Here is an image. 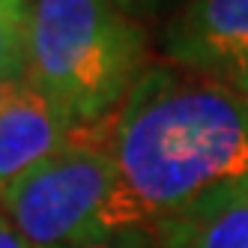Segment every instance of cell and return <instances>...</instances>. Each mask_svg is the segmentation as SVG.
Returning a JSON list of instances; mask_svg holds the SVG:
<instances>
[{
  "label": "cell",
  "mask_w": 248,
  "mask_h": 248,
  "mask_svg": "<svg viewBox=\"0 0 248 248\" xmlns=\"http://www.w3.org/2000/svg\"><path fill=\"white\" fill-rule=\"evenodd\" d=\"M117 3H120L123 9H129V12H132V0H117Z\"/></svg>",
  "instance_id": "13"
},
{
  "label": "cell",
  "mask_w": 248,
  "mask_h": 248,
  "mask_svg": "<svg viewBox=\"0 0 248 248\" xmlns=\"http://www.w3.org/2000/svg\"><path fill=\"white\" fill-rule=\"evenodd\" d=\"M21 84H24V78H6V75H0V114H3V108L15 99V93H18Z\"/></svg>",
  "instance_id": "11"
},
{
  "label": "cell",
  "mask_w": 248,
  "mask_h": 248,
  "mask_svg": "<svg viewBox=\"0 0 248 248\" xmlns=\"http://www.w3.org/2000/svg\"><path fill=\"white\" fill-rule=\"evenodd\" d=\"M0 75L24 78V9H0Z\"/></svg>",
  "instance_id": "7"
},
{
  "label": "cell",
  "mask_w": 248,
  "mask_h": 248,
  "mask_svg": "<svg viewBox=\"0 0 248 248\" xmlns=\"http://www.w3.org/2000/svg\"><path fill=\"white\" fill-rule=\"evenodd\" d=\"M108 147L140 221L153 227L248 176V96L153 63L114 111Z\"/></svg>",
  "instance_id": "1"
},
{
  "label": "cell",
  "mask_w": 248,
  "mask_h": 248,
  "mask_svg": "<svg viewBox=\"0 0 248 248\" xmlns=\"http://www.w3.org/2000/svg\"><path fill=\"white\" fill-rule=\"evenodd\" d=\"M81 123L24 81L0 114V188L69 144Z\"/></svg>",
  "instance_id": "5"
},
{
  "label": "cell",
  "mask_w": 248,
  "mask_h": 248,
  "mask_svg": "<svg viewBox=\"0 0 248 248\" xmlns=\"http://www.w3.org/2000/svg\"><path fill=\"white\" fill-rule=\"evenodd\" d=\"M111 117L81 123L63 150L0 188V212L30 248H72L144 227L108 147Z\"/></svg>",
  "instance_id": "3"
},
{
  "label": "cell",
  "mask_w": 248,
  "mask_h": 248,
  "mask_svg": "<svg viewBox=\"0 0 248 248\" xmlns=\"http://www.w3.org/2000/svg\"><path fill=\"white\" fill-rule=\"evenodd\" d=\"M183 3H188V0H132V15L138 18V15H165V12H176Z\"/></svg>",
  "instance_id": "9"
},
{
  "label": "cell",
  "mask_w": 248,
  "mask_h": 248,
  "mask_svg": "<svg viewBox=\"0 0 248 248\" xmlns=\"http://www.w3.org/2000/svg\"><path fill=\"white\" fill-rule=\"evenodd\" d=\"M147 69V33L117 0H27L24 81L75 123L111 117Z\"/></svg>",
  "instance_id": "2"
},
{
  "label": "cell",
  "mask_w": 248,
  "mask_h": 248,
  "mask_svg": "<svg viewBox=\"0 0 248 248\" xmlns=\"http://www.w3.org/2000/svg\"><path fill=\"white\" fill-rule=\"evenodd\" d=\"M27 0H0V9H24Z\"/></svg>",
  "instance_id": "12"
},
{
  "label": "cell",
  "mask_w": 248,
  "mask_h": 248,
  "mask_svg": "<svg viewBox=\"0 0 248 248\" xmlns=\"http://www.w3.org/2000/svg\"><path fill=\"white\" fill-rule=\"evenodd\" d=\"M162 248H248V176L150 227Z\"/></svg>",
  "instance_id": "6"
},
{
  "label": "cell",
  "mask_w": 248,
  "mask_h": 248,
  "mask_svg": "<svg viewBox=\"0 0 248 248\" xmlns=\"http://www.w3.org/2000/svg\"><path fill=\"white\" fill-rule=\"evenodd\" d=\"M0 248H30L24 239H21V233L12 227V221L0 212Z\"/></svg>",
  "instance_id": "10"
},
{
  "label": "cell",
  "mask_w": 248,
  "mask_h": 248,
  "mask_svg": "<svg viewBox=\"0 0 248 248\" xmlns=\"http://www.w3.org/2000/svg\"><path fill=\"white\" fill-rule=\"evenodd\" d=\"M170 66L248 96V0H188L162 30Z\"/></svg>",
  "instance_id": "4"
},
{
  "label": "cell",
  "mask_w": 248,
  "mask_h": 248,
  "mask_svg": "<svg viewBox=\"0 0 248 248\" xmlns=\"http://www.w3.org/2000/svg\"><path fill=\"white\" fill-rule=\"evenodd\" d=\"M72 248H162V242L150 227H126V230H114L108 236H99L93 242L72 245Z\"/></svg>",
  "instance_id": "8"
}]
</instances>
